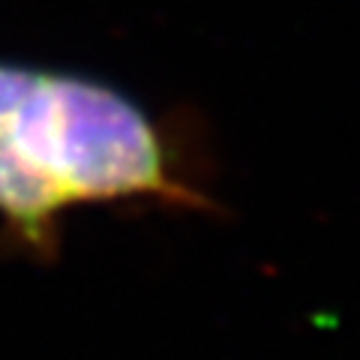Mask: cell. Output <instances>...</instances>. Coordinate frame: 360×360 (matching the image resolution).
<instances>
[{"label":"cell","instance_id":"6da1fadb","mask_svg":"<svg viewBox=\"0 0 360 360\" xmlns=\"http://www.w3.org/2000/svg\"><path fill=\"white\" fill-rule=\"evenodd\" d=\"M217 213L189 135L96 75L0 60L4 240L54 262L72 207Z\"/></svg>","mask_w":360,"mask_h":360}]
</instances>
